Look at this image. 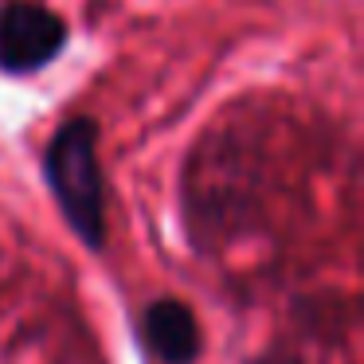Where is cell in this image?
Instances as JSON below:
<instances>
[{
  "instance_id": "6da1fadb",
  "label": "cell",
  "mask_w": 364,
  "mask_h": 364,
  "mask_svg": "<svg viewBox=\"0 0 364 364\" xmlns=\"http://www.w3.org/2000/svg\"><path fill=\"white\" fill-rule=\"evenodd\" d=\"M43 173L55 192L59 212L75 228V235L90 247L106 239V196L98 168V126L87 114H75L51 134L43 149Z\"/></svg>"
},
{
  "instance_id": "3957f363",
  "label": "cell",
  "mask_w": 364,
  "mask_h": 364,
  "mask_svg": "<svg viewBox=\"0 0 364 364\" xmlns=\"http://www.w3.org/2000/svg\"><path fill=\"white\" fill-rule=\"evenodd\" d=\"M145 341L165 364H192L200 356V325L184 301L161 298L145 309Z\"/></svg>"
},
{
  "instance_id": "7a4b0ae2",
  "label": "cell",
  "mask_w": 364,
  "mask_h": 364,
  "mask_svg": "<svg viewBox=\"0 0 364 364\" xmlns=\"http://www.w3.org/2000/svg\"><path fill=\"white\" fill-rule=\"evenodd\" d=\"M71 28L55 9L40 0H4L0 4V71L36 75L63 55Z\"/></svg>"
}]
</instances>
